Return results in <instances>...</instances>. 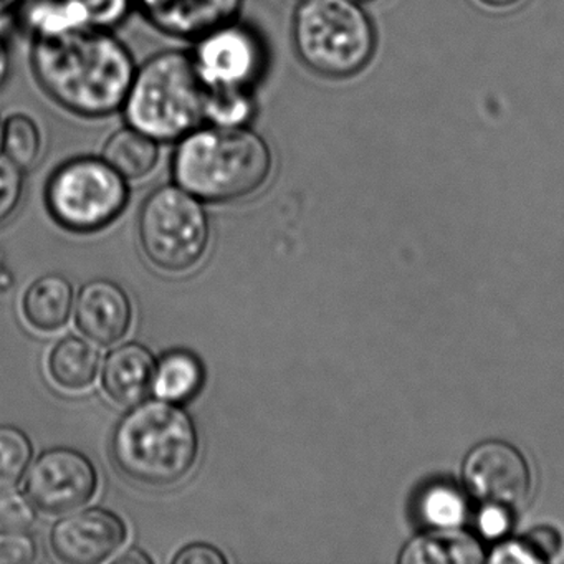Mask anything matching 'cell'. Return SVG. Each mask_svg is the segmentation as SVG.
<instances>
[{"instance_id": "cell-10", "label": "cell", "mask_w": 564, "mask_h": 564, "mask_svg": "<svg viewBox=\"0 0 564 564\" xmlns=\"http://www.w3.org/2000/svg\"><path fill=\"white\" fill-rule=\"evenodd\" d=\"M464 478L485 505L518 510L531 495V471L523 455L507 442L488 441L465 458Z\"/></svg>"}, {"instance_id": "cell-7", "label": "cell", "mask_w": 564, "mask_h": 564, "mask_svg": "<svg viewBox=\"0 0 564 564\" xmlns=\"http://www.w3.org/2000/svg\"><path fill=\"white\" fill-rule=\"evenodd\" d=\"M128 203V180L101 156H78L61 164L45 186L48 214L68 232H100L124 213Z\"/></svg>"}, {"instance_id": "cell-28", "label": "cell", "mask_w": 564, "mask_h": 564, "mask_svg": "<svg viewBox=\"0 0 564 564\" xmlns=\"http://www.w3.org/2000/svg\"><path fill=\"white\" fill-rule=\"evenodd\" d=\"M528 546L540 557L541 563L554 560L563 550V538L554 528L541 527L531 531L527 538Z\"/></svg>"}, {"instance_id": "cell-24", "label": "cell", "mask_w": 564, "mask_h": 564, "mask_svg": "<svg viewBox=\"0 0 564 564\" xmlns=\"http://www.w3.org/2000/svg\"><path fill=\"white\" fill-rule=\"evenodd\" d=\"M421 513L434 527L454 528L464 521L465 501L454 488L437 485L422 498Z\"/></svg>"}, {"instance_id": "cell-33", "label": "cell", "mask_w": 564, "mask_h": 564, "mask_svg": "<svg viewBox=\"0 0 564 564\" xmlns=\"http://www.w3.org/2000/svg\"><path fill=\"white\" fill-rule=\"evenodd\" d=\"M117 564H144V563H153V557L150 554L144 553L143 550H138V547H131L127 553L121 554L120 557L115 560Z\"/></svg>"}, {"instance_id": "cell-3", "label": "cell", "mask_w": 564, "mask_h": 564, "mask_svg": "<svg viewBox=\"0 0 564 564\" xmlns=\"http://www.w3.org/2000/svg\"><path fill=\"white\" fill-rule=\"evenodd\" d=\"M110 454L128 480L147 487H173L196 467L199 432L181 404L163 399L143 401L118 422Z\"/></svg>"}, {"instance_id": "cell-9", "label": "cell", "mask_w": 564, "mask_h": 564, "mask_svg": "<svg viewBox=\"0 0 564 564\" xmlns=\"http://www.w3.org/2000/svg\"><path fill=\"white\" fill-rule=\"evenodd\" d=\"M98 484L97 467L84 452L55 447L44 452L32 465L28 495L39 510L67 514L91 501Z\"/></svg>"}, {"instance_id": "cell-15", "label": "cell", "mask_w": 564, "mask_h": 564, "mask_svg": "<svg viewBox=\"0 0 564 564\" xmlns=\"http://www.w3.org/2000/svg\"><path fill=\"white\" fill-rule=\"evenodd\" d=\"M156 366V358L147 346L140 343L118 346L101 366V388L115 404L133 408L153 392Z\"/></svg>"}, {"instance_id": "cell-36", "label": "cell", "mask_w": 564, "mask_h": 564, "mask_svg": "<svg viewBox=\"0 0 564 564\" xmlns=\"http://www.w3.org/2000/svg\"><path fill=\"white\" fill-rule=\"evenodd\" d=\"M2 137H4V121L0 118V147H2Z\"/></svg>"}, {"instance_id": "cell-21", "label": "cell", "mask_w": 564, "mask_h": 564, "mask_svg": "<svg viewBox=\"0 0 564 564\" xmlns=\"http://www.w3.org/2000/svg\"><path fill=\"white\" fill-rule=\"evenodd\" d=\"M0 151L22 170H32L44 154L41 128L28 115H12L4 121Z\"/></svg>"}, {"instance_id": "cell-2", "label": "cell", "mask_w": 564, "mask_h": 564, "mask_svg": "<svg viewBox=\"0 0 564 564\" xmlns=\"http://www.w3.org/2000/svg\"><path fill=\"white\" fill-rule=\"evenodd\" d=\"M272 170L269 143L249 127L200 124L177 141L171 161L174 183L210 204L252 196Z\"/></svg>"}, {"instance_id": "cell-6", "label": "cell", "mask_w": 564, "mask_h": 564, "mask_svg": "<svg viewBox=\"0 0 564 564\" xmlns=\"http://www.w3.org/2000/svg\"><path fill=\"white\" fill-rule=\"evenodd\" d=\"M138 239L154 269L191 272L209 250L210 220L203 200L177 184L158 187L141 206Z\"/></svg>"}, {"instance_id": "cell-11", "label": "cell", "mask_w": 564, "mask_h": 564, "mask_svg": "<svg viewBox=\"0 0 564 564\" xmlns=\"http://www.w3.org/2000/svg\"><path fill=\"white\" fill-rule=\"evenodd\" d=\"M128 527L105 508H88L61 518L51 531V547L68 564H100L123 547Z\"/></svg>"}, {"instance_id": "cell-8", "label": "cell", "mask_w": 564, "mask_h": 564, "mask_svg": "<svg viewBox=\"0 0 564 564\" xmlns=\"http://www.w3.org/2000/svg\"><path fill=\"white\" fill-rule=\"evenodd\" d=\"M191 57L206 90L253 94L269 67L265 42L239 21L200 37Z\"/></svg>"}, {"instance_id": "cell-29", "label": "cell", "mask_w": 564, "mask_h": 564, "mask_svg": "<svg viewBox=\"0 0 564 564\" xmlns=\"http://www.w3.org/2000/svg\"><path fill=\"white\" fill-rule=\"evenodd\" d=\"M227 561L219 547L207 543L187 544L173 557V564H226Z\"/></svg>"}, {"instance_id": "cell-34", "label": "cell", "mask_w": 564, "mask_h": 564, "mask_svg": "<svg viewBox=\"0 0 564 564\" xmlns=\"http://www.w3.org/2000/svg\"><path fill=\"white\" fill-rule=\"evenodd\" d=\"M25 0H0V19L11 18L15 9L22 8Z\"/></svg>"}, {"instance_id": "cell-17", "label": "cell", "mask_w": 564, "mask_h": 564, "mask_svg": "<svg viewBox=\"0 0 564 564\" xmlns=\"http://www.w3.org/2000/svg\"><path fill=\"white\" fill-rule=\"evenodd\" d=\"M101 352L97 343L78 336H65L52 348L47 359L52 381L68 392H80L97 381Z\"/></svg>"}, {"instance_id": "cell-5", "label": "cell", "mask_w": 564, "mask_h": 564, "mask_svg": "<svg viewBox=\"0 0 564 564\" xmlns=\"http://www.w3.org/2000/svg\"><path fill=\"white\" fill-rule=\"evenodd\" d=\"M292 35L302 64L322 77H355L375 54V29L355 0H303Z\"/></svg>"}, {"instance_id": "cell-37", "label": "cell", "mask_w": 564, "mask_h": 564, "mask_svg": "<svg viewBox=\"0 0 564 564\" xmlns=\"http://www.w3.org/2000/svg\"><path fill=\"white\" fill-rule=\"evenodd\" d=\"M299 2H303V0H299Z\"/></svg>"}, {"instance_id": "cell-30", "label": "cell", "mask_w": 564, "mask_h": 564, "mask_svg": "<svg viewBox=\"0 0 564 564\" xmlns=\"http://www.w3.org/2000/svg\"><path fill=\"white\" fill-rule=\"evenodd\" d=\"M491 563H541L540 557L533 553L527 541H508L495 547L491 556L488 557Z\"/></svg>"}, {"instance_id": "cell-1", "label": "cell", "mask_w": 564, "mask_h": 564, "mask_svg": "<svg viewBox=\"0 0 564 564\" xmlns=\"http://www.w3.org/2000/svg\"><path fill=\"white\" fill-rule=\"evenodd\" d=\"M31 64L45 94L84 118L118 113L137 72L130 48L100 29L32 39Z\"/></svg>"}, {"instance_id": "cell-35", "label": "cell", "mask_w": 564, "mask_h": 564, "mask_svg": "<svg viewBox=\"0 0 564 564\" xmlns=\"http://www.w3.org/2000/svg\"><path fill=\"white\" fill-rule=\"evenodd\" d=\"M478 2L491 9H510L521 4L523 0H478Z\"/></svg>"}, {"instance_id": "cell-27", "label": "cell", "mask_w": 564, "mask_h": 564, "mask_svg": "<svg viewBox=\"0 0 564 564\" xmlns=\"http://www.w3.org/2000/svg\"><path fill=\"white\" fill-rule=\"evenodd\" d=\"M39 557V543L29 531H0V564H31Z\"/></svg>"}, {"instance_id": "cell-26", "label": "cell", "mask_w": 564, "mask_h": 564, "mask_svg": "<svg viewBox=\"0 0 564 564\" xmlns=\"http://www.w3.org/2000/svg\"><path fill=\"white\" fill-rule=\"evenodd\" d=\"M39 508L29 495L11 488L0 491V528L29 531L39 517Z\"/></svg>"}, {"instance_id": "cell-4", "label": "cell", "mask_w": 564, "mask_h": 564, "mask_svg": "<svg viewBox=\"0 0 564 564\" xmlns=\"http://www.w3.org/2000/svg\"><path fill=\"white\" fill-rule=\"evenodd\" d=\"M124 121L158 143H173L206 123V87L191 54L164 51L137 67Z\"/></svg>"}, {"instance_id": "cell-25", "label": "cell", "mask_w": 564, "mask_h": 564, "mask_svg": "<svg viewBox=\"0 0 564 564\" xmlns=\"http://www.w3.org/2000/svg\"><path fill=\"white\" fill-rule=\"evenodd\" d=\"M24 170L0 153V227L12 219L24 199Z\"/></svg>"}, {"instance_id": "cell-18", "label": "cell", "mask_w": 564, "mask_h": 564, "mask_svg": "<svg viewBox=\"0 0 564 564\" xmlns=\"http://www.w3.org/2000/svg\"><path fill=\"white\" fill-rule=\"evenodd\" d=\"M206 368L199 356L187 349H174L158 361L153 392L158 399L187 404L203 391Z\"/></svg>"}, {"instance_id": "cell-19", "label": "cell", "mask_w": 564, "mask_h": 564, "mask_svg": "<svg viewBox=\"0 0 564 564\" xmlns=\"http://www.w3.org/2000/svg\"><path fill=\"white\" fill-rule=\"evenodd\" d=\"M485 560L480 543L462 531L445 528L422 534L402 551V564H475Z\"/></svg>"}, {"instance_id": "cell-22", "label": "cell", "mask_w": 564, "mask_h": 564, "mask_svg": "<svg viewBox=\"0 0 564 564\" xmlns=\"http://www.w3.org/2000/svg\"><path fill=\"white\" fill-rule=\"evenodd\" d=\"M32 458L31 437L15 425H0V491L11 490L24 480Z\"/></svg>"}, {"instance_id": "cell-31", "label": "cell", "mask_w": 564, "mask_h": 564, "mask_svg": "<svg viewBox=\"0 0 564 564\" xmlns=\"http://www.w3.org/2000/svg\"><path fill=\"white\" fill-rule=\"evenodd\" d=\"M507 511L508 510H505V508L487 505V508L481 511L480 518H478V524H480L481 533L487 534V536L490 538L503 534L508 528Z\"/></svg>"}, {"instance_id": "cell-20", "label": "cell", "mask_w": 564, "mask_h": 564, "mask_svg": "<svg viewBox=\"0 0 564 564\" xmlns=\"http://www.w3.org/2000/svg\"><path fill=\"white\" fill-rule=\"evenodd\" d=\"M101 158L124 180L140 181L156 170L160 143L127 124L108 138Z\"/></svg>"}, {"instance_id": "cell-32", "label": "cell", "mask_w": 564, "mask_h": 564, "mask_svg": "<svg viewBox=\"0 0 564 564\" xmlns=\"http://www.w3.org/2000/svg\"><path fill=\"white\" fill-rule=\"evenodd\" d=\"M11 18L0 19V90L8 84L9 75H11Z\"/></svg>"}, {"instance_id": "cell-12", "label": "cell", "mask_w": 564, "mask_h": 564, "mask_svg": "<svg viewBox=\"0 0 564 564\" xmlns=\"http://www.w3.org/2000/svg\"><path fill=\"white\" fill-rule=\"evenodd\" d=\"M24 6V24L32 39L78 29L113 31L137 8L134 0H25Z\"/></svg>"}, {"instance_id": "cell-16", "label": "cell", "mask_w": 564, "mask_h": 564, "mask_svg": "<svg viewBox=\"0 0 564 564\" xmlns=\"http://www.w3.org/2000/svg\"><path fill=\"white\" fill-rule=\"evenodd\" d=\"M75 305V290L70 280L61 273H47L31 283L22 296L25 322L42 333L64 328Z\"/></svg>"}, {"instance_id": "cell-13", "label": "cell", "mask_w": 564, "mask_h": 564, "mask_svg": "<svg viewBox=\"0 0 564 564\" xmlns=\"http://www.w3.org/2000/svg\"><path fill=\"white\" fill-rule=\"evenodd\" d=\"M138 11L161 34L196 42L239 21L243 0H134Z\"/></svg>"}, {"instance_id": "cell-14", "label": "cell", "mask_w": 564, "mask_h": 564, "mask_svg": "<svg viewBox=\"0 0 564 564\" xmlns=\"http://www.w3.org/2000/svg\"><path fill=\"white\" fill-rule=\"evenodd\" d=\"M75 323L90 341L117 345L130 333L133 323L130 296L111 280H91L78 293Z\"/></svg>"}, {"instance_id": "cell-23", "label": "cell", "mask_w": 564, "mask_h": 564, "mask_svg": "<svg viewBox=\"0 0 564 564\" xmlns=\"http://www.w3.org/2000/svg\"><path fill=\"white\" fill-rule=\"evenodd\" d=\"M256 117L250 91L206 90V123L216 127H249Z\"/></svg>"}]
</instances>
